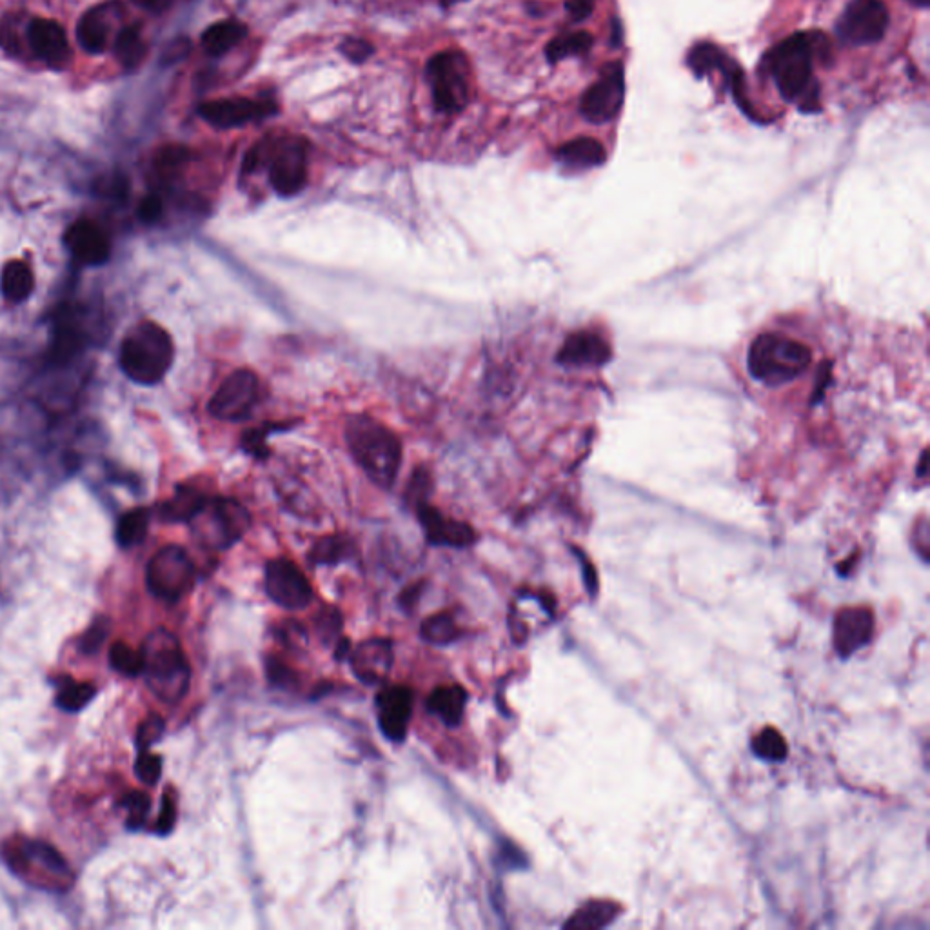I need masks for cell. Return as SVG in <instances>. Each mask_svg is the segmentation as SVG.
<instances>
[{
  "label": "cell",
  "instance_id": "680465c9",
  "mask_svg": "<svg viewBox=\"0 0 930 930\" xmlns=\"http://www.w3.org/2000/svg\"><path fill=\"white\" fill-rule=\"evenodd\" d=\"M907 2L914 8H920V10H927L930 6V0H907Z\"/></svg>",
  "mask_w": 930,
  "mask_h": 930
},
{
  "label": "cell",
  "instance_id": "7402d4cb",
  "mask_svg": "<svg viewBox=\"0 0 930 930\" xmlns=\"http://www.w3.org/2000/svg\"><path fill=\"white\" fill-rule=\"evenodd\" d=\"M6 860L15 871H24L30 865H37L50 878H70V867L62 854L44 841H24L19 847H13V852L8 854Z\"/></svg>",
  "mask_w": 930,
  "mask_h": 930
},
{
  "label": "cell",
  "instance_id": "2e32d148",
  "mask_svg": "<svg viewBox=\"0 0 930 930\" xmlns=\"http://www.w3.org/2000/svg\"><path fill=\"white\" fill-rule=\"evenodd\" d=\"M26 39L31 53L53 70H62L70 62V39L57 20H31Z\"/></svg>",
  "mask_w": 930,
  "mask_h": 930
},
{
  "label": "cell",
  "instance_id": "f35d334b",
  "mask_svg": "<svg viewBox=\"0 0 930 930\" xmlns=\"http://www.w3.org/2000/svg\"><path fill=\"white\" fill-rule=\"evenodd\" d=\"M109 663H111V667L115 671L126 674V676H139V674H142V654H140V651L131 649L124 642L111 645Z\"/></svg>",
  "mask_w": 930,
  "mask_h": 930
},
{
  "label": "cell",
  "instance_id": "603a6c76",
  "mask_svg": "<svg viewBox=\"0 0 930 930\" xmlns=\"http://www.w3.org/2000/svg\"><path fill=\"white\" fill-rule=\"evenodd\" d=\"M685 64L689 70L693 71L696 79H705L716 71H720L727 86L733 79L734 73L740 70V66L714 42H696L685 57Z\"/></svg>",
  "mask_w": 930,
  "mask_h": 930
},
{
  "label": "cell",
  "instance_id": "b9f144b4",
  "mask_svg": "<svg viewBox=\"0 0 930 930\" xmlns=\"http://www.w3.org/2000/svg\"><path fill=\"white\" fill-rule=\"evenodd\" d=\"M166 731V722L160 714H149L144 722L140 723L137 731V747L139 751H149L151 745L159 742Z\"/></svg>",
  "mask_w": 930,
  "mask_h": 930
},
{
  "label": "cell",
  "instance_id": "816d5d0a",
  "mask_svg": "<svg viewBox=\"0 0 930 930\" xmlns=\"http://www.w3.org/2000/svg\"><path fill=\"white\" fill-rule=\"evenodd\" d=\"M306 640V631L302 629V625L297 624V622H286V624L282 625V642L300 647V644H304Z\"/></svg>",
  "mask_w": 930,
  "mask_h": 930
},
{
  "label": "cell",
  "instance_id": "d590c367",
  "mask_svg": "<svg viewBox=\"0 0 930 930\" xmlns=\"http://www.w3.org/2000/svg\"><path fill=\"white\" fill-rule=\"evenodd\" d=\"M188 148L179 146V144H169L164 146L155 157V169L159 173L160 179L173 180L179 175L182 168L189 162Z\"/></svg>",
  "mask_w": 930,
  "mask_h": 930
},
{
  "label": "cell",
  "instance_id": "5bb4252c",
  "mask_svg": "<svg viewBox=\"0 0 930 930\" xmlns=\"http://www.w3.org/2000/svg\"><path fill=\"white\" fill-rule=\"evenodd\" d=\"M277 109V104L271 100L218 99L204 102L198 108V115L213 128L233 129L271 117Z\"/></svg>",
  "mask_w": 930,
  "mask_h": 930
},
{
  "label": "cell",
  "instance_id": "d4e9b609",
  "mask_svg": "<svg viewBox=\"0 0 930 930\" xmlns=\"http://www.w3.org/2000/svg\"><path fill=\"white\" fill-rule=\"evenodd\" d=\"M467 693L460 685H444L436 687L427 700V707L431 713L436 714L447 727H458L464 718Z\"/></svg>",
  "mask_w": 930,
  "mask_h": 930
},
{
  "label": "cell",
  "instance_id": "91938a15",
  "mask_svg": "<svg viewBox=\"0 0 930 930\" xmlns=\"http://www.w3.org/2000/svg\"><path fill=\"white\" fill-rule=\"evenodd\" d=\"M455 2H458V0H442L444 6H451V4H455Z\"/></svg>",
  "mask_w": 930,
  "mask_h": 930
},
{
  "label": "cell",
  "instance_id": "6da1fadb",
  "mask_svg": "<svg viewBox=\"0 0 930 930\" xmlns=\"http://www.w3.org/2000/svg\"><path fill=\"white\" fill-rule=\"evenodd\" d=\"M880 349L829 315L776 318L751 338L740 371L758 407L752 469L763 480H881L865 451L898 464L887 446H900L891 433L903 424L889 415L900 400L880 387Z\"/></svg>",
  "mask_w": 930,
  "mask_h": 930
},
{
  "label": "cell",
  "instance_id": "6f0895ef",
  "mask_svg": "<svg viewBox=\"0 0 930 930\" xmlns=\"http://www.w3.org/2000/svg\"><path fill=\"white\" fill-rule=\"evenodd\" d=\"M347 653H349V642H347L346 638H340V640H338L337 651H335L337 660L346 658Z\"/></svg>",
  "mask_w": 930,
  "mask_h": 930
},
{
  "label": "cell",
  "instance_id": "5b68a950",
  "mask_svg": "<svg viewBox=\"0 0 930 930\" xmlns=\"http://www.w3.org/2000/svg\"><path fill=\"white\" fill-rule=\"evenodd\" d=\"M142 674L149 691L164 703H179L188 694L191 667L180 640L168 629L149 633L140 649Z\"/></svg>",
  "mask_w": 930,
  "mask_h": 930
},
{
  "label": "cell",
  "instance_id": "c3c4849f",
  "mask_svg": "<svg viewBox=\"0 0 930 930\" xmlns=\"http://www.w3.org/2000/svg\"><path fill=\"white\" fill-rule=\"evenodd\" d=\"M162 213H164V204L159 195H148L140 200L139 217L144 224L159 222Z\"/></svg>",
  "mask_w": 930,
  "mask_h": 930
},
{
  "label": "cell",
  "instance_id": "836d02e7",
  "mask_svg": "<svg viewBox=\"0 0 930 930\" xmlns=\"http://www.w3.org/2000/svg\"><path fill=\"white\" fill-rule=\"evenodd\" d=\"M297 424V420L293 422H271V424H264V426L253 427L246 431L242 435V440H240V447L246 455L253 456L257 460H266L268 458L269 447H268V438L273 435V433H282V431H287V427H293Z\"/></svg>",
  "mask_w": 930,
  "mask_h": 930
},
{
  "label": "cell",
  "instance_id": "277c9868",
  "mask_svg": "<svg viewBox=\"0 0 930 930\" xmlns=\"http://www.w3.org/2000/svg\"><path fill=\"white\" fill-rule=\"evenodd\" d=\"M175 360L173 338L157 322L144 320L122 338L119 366L131 382L157 386L168 375Z\"/></svg>",
  "mask_w": 930,
  "mask_h": 930
},
{
  "label": "cell",
  "instance_id": "f1b7e54d",
  "mask_svg": "<svg viewBox=\"0 0 930 930\" xmlns=\"http://www.w3.org/2000/svg\"><path fill=\"white\" fill-rule=\"evenodd\" d=\"M357 555V545L344 535H329L315 542L309 551V562L313 565H337Z\"/></svg>",
  "mask_w": 930,
  "mask_h": 930
},
{
  "label": "cell",
  "instance_id": "f6af8a7d",
  "mask_svg": "<svg viewBox=\"0 0 930 930\" xmlns=\"http://www.w3.org/2000/svg\"><path fill=\"white\" fill-rule=\"evenodd\" d=\"M340 51H342L351 62L362 64V62H366V60L373 55L375 48H373L371 42L355 39V37H353V39H346L340 44Z\"/></svg>",
  "mask_w": 930,
  "mask_h": 930
},
{
  "label": "cell",
  "instance_id": "7c38bea8",
  "mask_svg": "<svg viewBox=\"0 0 930 930\" xmlns=\"http://www.w3.org/2000/svg\"><path fill=\"white\" fill-rule=\"evenodd\" d=\"M260 396L258 376L251 369H237L222 382L209 400V415L224 422L246 420Z\"/></svg>",
  "mask_w": 930,
  "mask_h": 930
},
{
  "label": "cell",
  "instance_id": "7dc6e473",
  "mask_svg": "<svg viewBox=\"0 0 930 930\" xmlns=\"http://www.w3.org/2000/svg\"><path fill=\"white\" fill-rule=\"evenodd\" d=\"M268 678L269 682L277 685V687H282V689L293 687L297 682V676L293 674V671L280 660H275V658H271L268 662Z\"/></svg>",
  "mask_w": 930,
  "mask_h": 930
},
{
  "label": "cell",
  "instance_id": "cb8c5ba5",
  "mask_svg": "<svg viewBox=\"0 0 930 930\" xmlns=\"http://www.w3.org/2000/svg\"><path fill=\"white\" fill-rule=\"evenodd\" d=\"M556 162L571 171H587L600 168L607 160V151L600 140L593 137H578L556 149Z\"/></svg>",
  "mask_w": 930,
  "mask_h": 930
},
{
  "label": "cell",
  "instance_id": "9f6ffc18",
  "mask_svg": "<svg viewBox=\"0 0 930 930\" xmlns=\"http://www.w3.org/2000/svg\"><path fill=\"white\" fill-rule=\"evenodd\" d=\"M622 42V26L618 20H613V39H611V44L614 48H618Z\"/></svg>",
  "mask_w": 930,
  "mask_h": 930
},
{
  "label": "cell",
  "instance_id": "d6a6232c",
  "mask_svg": "<svg viewBox=\"0 0 930 930\" xmlns=\"http://www.w3.org/2000/svg\"><path fill=\"white\" fill-rule=\"evenodd\" d=\"M148 529L149 511L144 507H137V509H131L128 513L120 516L115 538H117L120 547H124V549L137 547V545L144 542V538L148 535Z\"/></svg>",
  "mask_w": 930,
  "mask_h": 930
},
{
  "label": "cell",
  "instance_id": "52a82bcc",
  "mask_svg": "<svg viewBox=\"0 0 930 930\" xmlns=\"http://www.w3.org/2000/svg\"><path fill=\"white\" fill-rule=\"evenodd\" d=\"M427 80L440 113H458L473 99V70L462 51L436 53L427 62Z\"/></svg>",
  "mask_w": 930,
  "mask_h": 930
},
{
  "label": "cell",
  "instance_id": "ee69618b",
  "mask_svg": "<svg viewBox=\"0 0 930 930\" xmlns=\"http://www.w3.org/2000/svg\"><path fill=\"white\" fill-rule=\"evenodd\" d=\"M109 633V624L100 618L95 624L91 625L90 629L86 631V634L80 638V651L84 654H93L97 653L100 649V645L104 644L106 636Z\"/></svg>",
  "mask_w": 930,
  "mask_h": 930
},
{
  "label": "cell",
  "instance_id": "11a10c76",
  "mask_svg": "<svg viewBox=\"0 0 930 930\" xmlns=\"http://www.w3.org/2000/svg\"><path fill=\"white\" fill-rule=\"evenodd\" d=\"M189 44H191V42H188V40L173 42V44L169 46L168 53H166V60H179L180 57H184L182 53H188L189 48H191Z\"/></svg>",
  "mask_w": 930,
  "mask_h": 930
},
{
  "label": "cell",
  "instance_id": "7a4b0ae2",
  "mask_svg": "<svg viewBox=\"0 0 930 930\" xmlns=\"http://www.w3.org/2000/svg\"><path fill=\"white\" fill-rule=\"evenodd\" d=\"M827 39L820 31L794 33L776 44L763 59L776 90L787 104H796L802 113H820V82L814 77L816 57L827 50Z\"/></svg>",
  "mask_w": 930,
  "mask_h": 930
},
{
  "label": "cell",
  "instance_id": "ba28073f",
  "mask_svg": "<svg viewBox=\"0 0 930 930\" xmlns=\"http://www.w3.org/2000/svg\"><path fill=\"white\" fill-rule=\"evenodd\" d=\"M189 525L198 544L213 551H226L248 533L251 515L233 498H209Z\"/></svg>",
  "mask_w": 930,
  "mask_h": 930
},
{
  "label": "cell",
  "instance_id": "681fc988",
  "mask_svg": "<svg viewBox=\"0 0 930 930\" xmlns=\"http://www.w3.org/2000/svg\"><path fill=\"white\" fill-rule=\"evenodd\" d=\"M175 822H177V805L173 802V798L166 794L164 802H162L159 822H157V832L159 834H169V832L173 831Z\"/></svg>",
  "mask_w": 930,
  "mask_h": 930
},
{
  "label": "cell",
  "instance_id": "8d00e7d4",
  "mask_svg": "<svg viewBox=\"0 0 930 930\" xmlns=\"http://www.w3.org/2000/svg\"><path fill=\"white\" fill-rule=\"evenodd\" d=\"M752 751L767 762H782L787 756V743L783 740L782 734L776 729L767 727L762 733L756 734L752 740Z\"/></svg>",
  "mask_w": 930,
  "mask_h": 930
},
{
  "label": "cell",
  "instance_id": "db71d44e",
  "mask_svg": "<svg viewBox=\"0 0 930 930\" xmlns=\"http://www.w3.org/2000/svg\"><path fill=\"white\" fill-rule=\"evenodd\" d=\"M142 10L151 11V13H162L168 10L171 0H133Z\"/></svg>",
  "mask_w": 930,
  "mask_h": 930
},
{
  "label": "cell",
  "instance_id": "3957f363",
  "mask_svg": "<svg viewBox=\"0 0 930 930\" xmlns=\"http://www.w3.org/2000/svg\"><path fill=\"white\" fill-rule=\"evenodd\" d=\"M346 442L362 471L378 487L391 489L402 465L398 436L369 415H351L346 422Z\"/></svg>",
  "mask_w": 930,
  "mask_h": 930
},
{
  "label": "cell",
  "instance_id": "e575fe53",
  "mask_svg": "<svg viewBox=\"0 0 930 930\" xmlns=\"http://www.w3.org/2000/svg\"><path fill=\"white\" fill-rule=\"evenodd\" d=\"M420 636L433 645H449L458 640L460 629L451 614L438 613L429 616L420 627Z\"/></svg>",
  "mask_w": 930,
  "mask_h": 930
},
{
  "label": "cell",
  "instance_id": "60d3db41",
  "mask_svg": "<svg viewBox=\"0 0 930 930\" xmlns=\"http://www.w3.org/2000/svg\"><path fill=\"white\" fill-rule=\"evenodd\" d=\"M122 805H124L129 812V829H131V831H137V829H140V827L144 825L146 818H148L149 807H151L148 796L140 791L129 792L128 796L124 798Z\"/></svg>",
  "mask_w": 930,
  "mask_h": 930
},
{
  "label": "cell",
  "instance_id": "bcb514c9",
  "mask_svg": "<svg viewBox=\"0 0 930 930\" xmlns=\"http://www.w3.org/2000/svg\"><path fill=\"white\" fill-rule=\"evenodd\" d=\"M317 629L324 640H331L333 636H337L342 629V618L337 609H322V613L318 616Z\"/></svg>",
  "mask_w": 930,
  "mask_h": 930
},
{
  "label": "cell",
  "instance_id": "9c48e42d",
  "mask_svg": "<svg viewBox=\"0 0 930 930\" xmlns=\"http://www.w3.org/2000/svg\"><path fill=\"white\" fill-rule=\"evenodd\" d=\"M197 582V567L180 545H166L149 560L146 585L159 600L175 604L191 593Z\"/></svg>",
  "mask_w": 930,
  "mask_h": 930
},
{
  "label": "cell",
  "instance_id": "4dcf8cb0",
  "mask_svg": "<svg viewBox=\"0 0 930 930\" xmlns=\"http://www.w3.org/2000/svg\"><path fill=\"white\" fill-rule=\"evenodd\" d=\"M620 907L609 900H591L574 912L565 929H604L616 918Z\"/></svg>",
  "mask_w": 930,
  "mask_h": 930
},
{
  "label": "cell",
  "instance_id": "8992f818",
  "mask_svg": "<svg viewBox=\"0 0 930 930\" xmlns=\"http://www.w3.org/2000/svg\"><path fill=\"white\" fill-rule=\"evenodd\" d=\"M268 169L280 197H295L307 184V142L297 135L268 137L249 149L242 171Z\"/></svg>",
  "mask_w": 930,
  "mask_h": 930
},
{
  "label": "cell",
  "instance_id": "f907efd6",
  "mask_svg": "<svg viewBox=\"0 0 930 930\" xmlns=\"http://www.w3.org/2000/svg\"><path fill=\"white\" fill-rule=\"evenodd\" d=\"M565 11L573 22H584L593 15L594 0H565Z\"/></svg>",
  "mask_w": 930,
  "mask_h": 930
},
{
  "label": "cell",
  "instance_id": "ffe728a7",
  "mask_svg": "<svg viewBox=\"0 0 930 930\" xmlns=\"http://www.w3.org/2000/svg\"><path fill=\"white\" fill-rule=\"evenodd\" d=\"M393 662V644L386 638L364 640L351 653V669L358 680L366 685L386 682L393 669Z\"/></svg>",
  "mask_w": 930,
  "mask_h": 930
},
{
  "label": "cell",
  "instance_id": "484cf974",
  "mask_svg": "<svg viewBox=\"0 0 930 930\" xmlns=\"http://www.w3.org/2000/svg\"><path fill=\"white\" fill-rule=\"evenodd\" d=\"M208 500L209 496L204 491L197 489V487L179 485L177 491H175V496L169 498L168 502L162 505L160 516L166 522H175V524L186 522V524H189Z\"/></svg>",
  "mask_w": 930,
  "mask_h": 930
},
{
  "label": "cell",
  "instance_id": "83f0119b",
  "mask_svg": "<svg viewBox=\"0 0 930 930\" xmlns=\"http://www.w3.org/2000/svg\"><path fill=\"white\" fill-rule=\"evenodd\" d=\"M248 28L238 20H220L202 33V48L211 57H222L246 39Z\"/></svg>",
  "mask_w": 930,
  "mask_h": 930
},
{
  "label": "cell",
  "instance_id": "f546056e",
  "mask_svg": "<svg viewBox=\"0 0 930 930\" xmlns=\"http://www.w3.org/2000/svg\"><path fill=\"white\" fill-rule=\"evenodd\" d=\"M113 51H115L117 60L126 70L139 68L142 60L146 59V53H148V46H146V40L142 37L140 24H131V26H124L122 30H119L115 42H113Z\"/></svg>",
  "mask_w": 930,
  "mask_h": 930
},
{
  "label": "cell",
  "instance_id": "30bf717a",
  "mask_svg": "<svg viewBox=\"0 0 930 930\" xmlns=\"http://www.w3.org/2000/svg\"><path fill=\"white\" fill-rule=\"evenodd\" d=\"M891 15L883 0H849L836 20V37L847 46H871L883 40Z\"/></svg>",
  "mask_w": 930,
  "mask_h": 930
},
{
  "label": "cell",
  "instance_id": "ac0fdd59",
  "mask_svg": "<svg viewBox=\"0 0 930 930\" xmlns=\"http://www.w3.org/2000/svg\"><path fill=\"white\" fill-rule=\"evenodd\" d=\"M874 634V613L869 607H845L834 618V649L841 658H851L865 645L869 644Z\"/></svg>",
  "mask_w": 930,
  "mask_h": 930
},
{
  "label": "cell",
  "instance_id": "8fae6325",
  "mask_svg": "<svg viewBox=\"0 0 930 930\" xmlns=\"http://www.w3.org/2000/svg\"><path fill=\"white\" fill-rule=\"evenodd\" d=\"M625 71L620 62L605 64L598 80L580 99V115L594 126H602L618 117L624 108Z\"/></svg>",
  "mask_w": 930,
  "mask_h": 930
},
{
  "label": "cell",
  "instance_id": "d6986e66",
  "mask_svg": "<svg viewBox=\"0 0 930 930\" xmlns=\"http://www.w3.org/2000/svg\"><path fill=\"white\" fill-rule=\"evenodd\" d=\"M415 696L409 687H387L376 696L378 725L391 742H404Z\"/></svg>",
  "mask_w": 930,
  "mask_h": 930
},
{
  "label": "cell",
  "instance_id": "e0dca14e",
  "mask_svg": "<svg viewBox=\"0 0 930 930\" xmlns=\"http://www.w3.org/2000/svg\"><path fill=\"white\" fill-rule=\"evenodd\" d=\"M416 518L426 533L427 542L436 547L464 549L476 542V531L469 524L442 515L429 502L415 505Z\"/></svg>",
  "mask_w": 930,
  "mask_h": 930
},
{
  "label": "cell",
  "instance_id": "9a60e30c",
  "mask_svg": "<svg viewBox=\"0 0 930 930\" xmlns=\"http://www.w3.org/2000/svg\"><path fill=\"white\" fill-rule=\"evenodd\" d=\"M64 246L71 257L88 268H99L111 255V244L106 231L90 218H79L64 233Z\"/></svg>",
  "mask_w": 930,
  "mask_h": 930
},
{
  "label": "cell",
  "instance_id": "f5cc1de1",
  "mask_svg": "<svg viewBox=\"0 0 930 930\" xmlns=\"http://www.w3.org/2000/svg\"><path fill=\"white\" fill-rule=\"evenodd\" d=\"M422 589H424V584L411 585V587L406 589V591L402 593V596H400V605H402L404 609H407V611L413 609V607L418 604V600H420Z\"/></svg>",
  "mask_w": 930,
  "mask_h": 930
},
{
  "label": "cell",
  "instance_id": "7bdbcfd3",
  "mask_svg": "<svg viewBox=\"0 0 930 930\" xmlns=\"http://www.w3.org/2000/svg\"><path fill=\"white\" fill-rule=\"evenodd\" d=\"M135 774L144 785H157L162 776V758L148 751H140L135 762Z\"/></svg>",
  "mask_w": 930,
  "mask_h": 930
},
{
  "label": "cell",
  "instance_id": "ab89813d",
  "mask_svg": "<svg viewBox=\"0 0 930 930\" xmlns=\"http://www.w3.org/2000/svg\"><path fill=\"white\" fill-rule=\"evenodd\" d=\"M433 491V478L426 467H418L413 471L407 484L406 498L407 502L413 505L429 502V495Z\"/></svg>",
  "mask_w": 930,
  "mask_h": 930
},
{
  "label": "cell",
  "instance_id": "4fadbf2b",
  "mask_svg": "<svg viewBox=\"0 0 930 930\" xmlns=\"http://www.w3.org/2000/svg\"><path fill=\"white\" fill-rule=\"evenodd\" d=\"M266 593L287 611L304 609L313 600V589L306 574L286 558L271 560L266 565Z\"/></svg>",
  "mask_w": 930,
  "mask_h": 930
},
{
  "label": "cell",
  "instance_id": "44dd1931",
  "mask_svg": "<svg viewBox=\"0 0 930 930\" xmlns=\"http://www.w3.org/2000/svg\"><path fill=\"white\" fill-rule=\"evenodd\" d=\"M119 2H106L86 11L77 24V42L80 48L91 55L108 50L109 37L113 31V19L119 15Z\"/></svg>",
  "mask_w": 930,
  "mask_h": 930
},
{
  "label": "cell",
  "instance_id": "1f68e13d",
  "mask_svg": "<svg viewBox=\"0 0 930 930\" xmlns=\"http://www.w3.org/2000/svg\"><path fill=\"white\" fill-rule=\"evenodd\" d=\"M593 42V35L587 31L565 33L547 44L545 57L551 64L569 59V57H584L593 48Z\"/></svg>",
  "mask_w": 930,
  "mask_h": 930
},
{
  "label": "cell",
  "instance_id": "74e56055",
  "mask_svg": "<svg viewBox=\"0 0 930 930\" xmlns=\"http://www.w3.org/2000/svg\"><path fill=\"white\" fill-rule=\"evenodd\" d=\"M97 689L91 683L70 682L57 694V705L62 711L79 713L93 700Z\"/></svg>",
  "mask_w": 930,
  "mask_h": 930
},
{
  "label": "cell",
  "instance_id": "4316f807",
  "mask_svg": "<svg viewBox=\"0 0 930 930\" xmlns=\"http://www.w3.org/2000/svg\"><path fill=\"white\" fill-rule=\"evenodd\" d=\"M35 289V275L26 260H10L0 275V291L11 304H20Z\"/></svg>",
  "mask_w": 930,
  "mask_h": 930
}]
</instances>
